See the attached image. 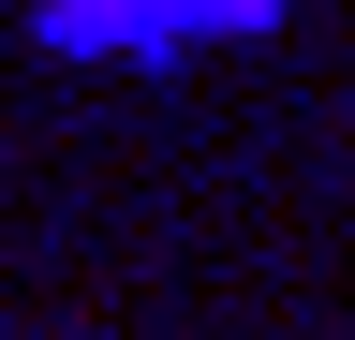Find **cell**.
I'll return each mask as SVG.
<instances>
[{"label": "cell", "instance_id": "1", "mask_svg": "<svg viewBox=\"0 0 355 340\" xmlns=\"http://www.w3.org/2000/svg\"><path fill=\"white\" fill-rule=\"evenodd\" d=\"M0 15L44 74H178V60L282 45L311 0H0Z\"/></svg>", "mask_w": 355, "mask_h": 340}]
</instances>
